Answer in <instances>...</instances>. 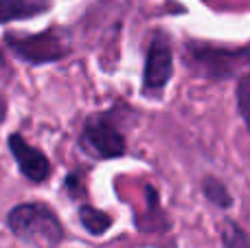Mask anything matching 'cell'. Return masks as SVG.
<instances>
[{
	"label": "cell",
	"instance_id": "cell-1",
	"mask_svg": "<svg viewBox=\"0 0 250 248\" xmlns=\"http://www.w3.org/2000/svg\"><path fill=\"white\" fill-rule=\"evenodd\" d=\"M7 227L18 240L33 248H57L64 240L57 215L40 202H24L9 211Z\"/></svg>",
	"mask_w": 250,
	"mask_h": 248
},
{
	"label": "cell",
	"instance_id": "cell-2",
	"mask_svg": "<svg viewBox=\"0 0 250 248\" xmlns=\"http://www.w3.org/2000/svg\"><path fill=\"white\" fill-rule=\"evenodd\" d=\"M7 46L16 53V57L31 64H46V62H57L68 55L70 46L66 33L57 29L42 31V33L24 35V33H7L4 35Z\"/></svg>",
	"mask_w": 250,
	"mask_h": 248
},
{
	"label": "cell",
	"instance_id": "cell-3",
	"mask_svg": "<svg viewBox=\"0 0 250 248\" xmlns=\"http://www.w3.org/2000/svg\"><path fill=\"white\" fill-rule=\"evenodd\" d=\"M187 62H191L195 70L208 77H230L239 68L250 64L248 48H220L211 44H189L187 46Z\"/></svg>",
	"mask_w": 250,
	"mask_h": 248
},
{
	"label": "cell",
	"instance_id": "cell-4",
	"mask_svg": "<svg viewBox=\"0 0 250 248\" xmlns=\"http://www.w3.org/2000/svg\"><path fill=\"white\" fill-rule=\"evenodd\" d=\"M82 147L95 158H117L125 152V139L105 117H92L83 125Z\"/></svg>",
	"mask_w": 250,
	"mask_h": 248
},
{
	"label": "cell",
	"instance_id": "cell-5",
	"mask_svg": "<svg viewBox=\"0 0 250 248\" xmlns=\"http://www.w3.org/2000/svg\"><path fill=\"white\" fill-rule=\"evenodd\" d=\"M173 68V55L169 40L163 33L151 38L149 48H147V60H145V75H143V83L145 90H160L171 77Z\"/></svg>",
	"mask_w": 250,
	"mask_h": 248
},
{
	"label": "cell",
	"instance_id": "cell-6",
	"mask_svg": "<svg viewBox=\"0 0 250 248\" xmlns=\"http://www.w3.org/2000/svg\"><path fill=\"white\" fill-rule=\"evenodd\" d=\"M9 149H11L13 158H16L20 171L33 183H42L44 178H48L51 174V165L48 158L40 152L38 147H31L20 134H11L9 136Z\"/></svg>",
	"mask_w": 250,
	"mask_h": 248
},
{
	"label": "cell",
	"instance_id": "cell-7",
	"mask_svg": "<svg viewBox=\"0 0 250 248\" xmlns=\"http://www.w3.org/2000/svg\"><path fill=\"white\" fill-rule=\"evenodd\" d=\"M48 9V2L44 0H0V22L22 20L44 13Z\"/></svg>",
	"mask_w": 250,
	"mask_h": 248
},
{
	"label": "cell",
	"instance_id": "cell-8",
	"mask_svg": "<svg viewBox=\"0 0 250 248\" xmlns=\"http://www.w3.org/2000/svg\"><path fill=\"white\" fill-rule=\"evenodd\" d=\"M79 222L83 224V228L90 235H104L112 227V218L104 211L95 209V207H82L79 209Z\"/></svg>",
	"mask_w": 250,
	"mask_h": 248
},
{
	"label": "cell",
	"instance_id": "cell-9",
	"mask_svg": "<svg viewBox=\"0 0 250 248\" xmlns=\"http://www.w3.org/2000/svg\"><path fill=\"white\" fill-rule=\"evenodd\" d=\"M222 242H224V248H250L246 233L230 220H226L222 227Z\"/></svg>",
	"mask_w": 250,
	"mask_h": 248
},
{
	"label": "cell",
	"instance_id": "cell-10",
	"mask_svg": "<svg viewBox=\"0 0 250 248\" xmlns=\"http://www.w3.org/2000/svg\"><path fill=\"white\" fill-rule=\"evenodd\" d=\"M202 189H204V196H207L213 205L222 207V209L230 207V202H233V200H230V196H229V191H226V187L220 183V180H215V178H207V180H204Z\"/></svg>",
	"mask_w": 250,
	"mask_h": 248
},
{
	"label": "cell",
	"instance_id": "cell-11",
	"mask_svg": "<svg viewBox=\"0 0 250 248\" xmlns=\"http://www.w3.org/2000/svg\"><path fill=\"white\" fill-rule=\"evenodd\" d=\"M237 108L250 130V73L244 75L237 83Z\"/></svg>",
	"mask_w": 250,
	"mask_h": 248
}]
</instances>
